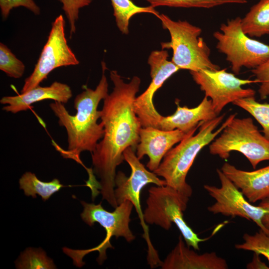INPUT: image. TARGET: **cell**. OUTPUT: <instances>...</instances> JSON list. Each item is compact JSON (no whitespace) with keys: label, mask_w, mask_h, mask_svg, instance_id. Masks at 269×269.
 I'll use <instances>...</instances> for the list:
<instances>
[{"label":"cell","mask_w":269,"mask_h":269,"mask_svg":"<svg viewBox=\"0 0 269 269\" xmlns=\"http://www.w3.org/2000/svg\"><path fill=\"white\" fill-rule=\"evenodd\" d=\"M155 7L166 6L174 7L210 8L226 4H244L246 0H145Z\"/></svg>","instance_id":"24"},{"label":"cell","mask_w":269,"mask_h":269,"mask_svg":"<svg viewBox=\"0 0 269 269\" xmlns=\"http://www.w3.org/2000/svg\"><path fill=\"white\" fill-rule=\"evenodd\" d=\"M243 238L244 243L235 245L236 249L257 253L269 262V235L260 229L254 235L244 234Z\"/></svg>","instance_id":"26"},{"label":"cell","mask_w":269,"mask_h":269,"mask_svg":"<svg viewBox=\"0 0 269 269\" xmlns=\"http://www.w3.org/2000/svg\"><path fill=\"white\" fill-rule=\"evenodd\" d=\"M220 30L213 33L216 48L226 56L235 74H239L242 67L254 69L269 58V45L245 34L240 17L222 23Z\"/></svg>","instance_id":"8"},{"label":"cell","mask_w":269,"mask_h":269,"mask_svg":"<svg viewBox=\"0 0 269 269\" xmlns=\"http://www.w3.org/2000/svg\"><path fill=\"white\" fill-rule=\"evenodd\" d=\"M236 116V114L230 115L217 130L215 129L222 122L225 114L202 122L198 133L185 137L177 145L172 148L165 155L158 167L153 172L163 178L166 185L189 198L192 194V189L187 183L186 178L196 156L203 147L222 133Z\"/></svg>","instance_id":"3"},{"label":"cell","mask_w":269,"mask_h":269,"mask_svg":"<svg viewBox=\"0 0 269 269\" xmlns=\"http://www.w3.org/2000/svg\"><path fill=\"white\" fill-rule=\"evenodd\" d=\"M25 68L24 63L6 45L0 42V70L11 78L19 79L23 76Z\"/></svg>","instance_id":"25"},{"label":"cell","mask_w":269,"mask_h":269,"mask_svg":"<svg viewBox=\"0 0 269 269\" xmlns=\"http://www.w3.org/2000/svg\"><path fill=\"white\" fill-rule=\"evenodd\" d=\"M19 183L20 189L23 190L26 196L35 198L38 195L43 201L48 200L53 194L65 187L57 178L49 182L42 181L34 173L29 171L26 172L21 176Z\"/></svg>","instance_id":"20"},{"label":"cell","mask_w":269,"mask_h":269,"mask_svg":"<svg viewBox=\"0 0 269 269\" xmlns=\"http://www.w3.org/2000/svg\"><path fill=\"white\" fill-rule=\"evenodd\" d=\"M20 6L24 7L35 15H39L40 9L33 0H0L1 15L3 19H6L10 11Z\"/></svg>","instance_id":"28"},{"label":"cell","mask_w":269,"mask_h":269,"mask_svg":"<svg viewBox=\"0 0 269 269\" xmlns=\"http://www.w3.org/2000/svg\"><path fill=\"white\" fill-rule=\"evenodd\" d=\"M246 268L248 269H269L265 263L262 261L260 255L257 253H254L252 260L247 265Z\"/></svg>","instance_id":"30"},{"label":"cell","mask_w":269,"mask_h":269,"mask_svg":"<svg viewBox=\"0 0 269 269\" xmlns=\"http://www.w3.org/2000/svg\"><path fill=\"white\" fill-rule=\"evenodd\" d=\"M233 151L245 155L255 169L261 162L269 160V140L260 133L252 118L235 117L209 146L211 154L223 159Z\"/></svg>","instance_id":"6"},{"label":"cell","mask_w":269,"mask_h":269,"mask_svg":"<svg viewBox=\"0 0 269 269\" xmlns=\"http://www.w3.org/2000/svg\"><path fill=\"white\" fill-rule=\"evenodd\" d=\"M110 77L114 87L103 100L100 110L104 134L91 153L94 171L100 179L102 199L115 208L118 206L114 193L116 168L125 160L124 151L129 147L136 149L139 141L142 126L134 111V102L141 80L134 76L126 83L116 70H111Z\"/></svg>","instance_id":"1"},{"label":"cell","mask_w":269,"mask_h":269,"mask_svg":"<svg viewBox=\"0 0 269 269\" xmlns=\"http://www.w3.org/2000/svg\"><path fill=\"white\" fill-rule=\"evenodd\" d=\"M221 186L206 184L204 188L216 202L208 207V211L214 214L234 218L240 217L252 220L261 230L269 235V230L264 226L262 219L269 211L254 206L246 199L241 190L224 174L221 169L216 170Z\"/></svg>","instance_id":"12"},{"label":"cell","mask_w":269,"mask_h":269,"mask_svg":"<svg viewBox=\"0 0 269 269\" xmlns=\"http://www.w3.org/2000/svg\"><path fill=\"white\" fill-rule=\"evenodd\" d=\"M15 266L18 269H56L53 260L40 248L26 249L16 261Z\"/></svg>","instance_id":"23"},{"label":"cell","mask_w":269,"mask_h":269,"mask_svg":"<svg viewBox=\"0 0 269 269\" xmlns=\"http://www.w3.org/2000/svg\"><path fill=\"white\" fill-rule=\"evenodd\" d=\"M72 97V92L69 85L55 81L49 86L41 87L39 85L24 93L13 96L3 97L0 100V103L6 105L2 107V110L16 114L26 111L32 104L40 101L53 100L64 104Z\"/></svg>","instance_id":"16"},{"label":"cell","mask_w":269,"mask_h":269,"mask_svg":"<svg viewBox=\"0 0 269 269\" xmlns=\"http://www.w3.org/2000/svg\"><path fill=\"white\" fill-rule=\"evenodd\" d=\"M132 147H128L124 152L125 160L130 165L131 173L129 177L119 171L115 177L114 193L118 205L126 200L130 201L134 205L140 219L144 231L143 238L146 240L147 250V262L151 268L159 266L160 261L157 251L152 246L148 233V228L143 218V213L140 204V192L143 187L149 183L157 186L166 185L164 179H160L153 171L148 170L140 161Z\"/></svg>","instance_id":"7"},{"label":"cell","mask_w":269,"mask_h":269,"mask_svg":"<svg viewBox=\"0 0 269 269\" xmlns=\"http://www.w3.org/2000/svg\"><path fill=\"white\" fill-rule=\"evenodd\" d=\"M65 23L62 14L59 15L52 22L47 40L33 72L25 79L21 93H26L39 86L55 69L79 64V61L68 44Z\"/></svg>","instance_id":"9"},{"label":"cell","mask_w":269,"mask_h":269,"mask_svg":"<svg viewBox=\"0 0 269 269\" xmlns=\"http://www.w3.org/2000/svg\"><path fill=\"white\" fill-rule=\"evenodd\" d=\"M177 109L172 115L161 116L157 128L165 131L178 130L185 133L197 129L202 122L217 117L211 100L205 96L196 107H181L175 102Z\"/></svg>","instance_id":"18"},{"label":"cell","mask_w":269,"mask_h":269,"mask_svg":"<svg viewBox=\"0 0 269 269\" xmlns=\"http://www.w3.org/2000/svg\"><path fill=\"white\" fill-rule=\"evenodd\" d=\"M258 206L269 211L263 217L262 223L265 228L269 230V198L262 200Z\"/></svg>","instance_id":"31"},{"label":"cell","mask_w":269,"mask_h":269,"mask_svg":"<svg viewBox=\"0 0 269 269\" xmlns=\"http://www.w3.org/2000/svg\"><path fill=\"white\" fill-rule=\"evenodd\" d=\"M102 74L95 89L86 87L78 94L74 101L76 110L74 115L70 114L64 104L54 101L49 106L58 123L66 129L68 136V150L63 154L65 157L80 160V154L84 151L93 152L104 134V125L101 122V112L98 110L102 100L108 94V82L105 75L107 68L106 63L101 62Z\"/></svg>","instance_id":"2"},{"label":"cell","mask_w":269,"mask_h":269,"mask_svg":"<svg viewBox=\"0 0 269 269\" xmlns=\"http://www.w3.org/2000/svg\"><path fill=\"white\" fill-rule=\"evenodd\" d=\"M162 27L168 31L170 41L161 43L162 49H171V61L180 69L190 71L217 70L219 65L210 59V49L200 36L202 29L186 20L175 21L159 14Z\"/></svg>","instance_id":"4"},{"label":"cell","mask_w":269,"mask_h":269,"mask_svg":"<svg viewBox=\"0 0 269 269\" xmlns=\"http://www.w3.org/2000/svg\"><path fill=\"white\" fill-rule=\"evenodd\" d=\"M62 4V9L68 19L70 38L76 30V22L79 18L80 9L88 6L93 0H58Z\"/></svg>","instance_id":"27"},{"label":"cell","mask_w":269,"mask_h":269,"mask_svg":"<svg viewBox=\"0 0 269 269\" xmlns=\"http://www.w3.org/2000/svg\"><path fill=\"white\" fill-rule=\"evenodd\" d=\"M113 8L114 16L117 26L124 34L129 33V26L131 18L138 13H149L158 18L159 13L155 7L139 6L135 4L131 0H111Z\"/></svg>","instance_id":"21"},{"label":"cell","mask_w":269,"mask_h":269,"mask_svg":"<svg viewBox=\"0 0 269 269\" xmlns=\"http://www.w3.org/2000/svg\"><path fill=\"white\" fill-rule=\"evenodd\" d=\"M196 130L187 134L178 130L165 131L152 127H142L139 132V141L136 147V155L139 160L147 155L149 160L146 167L153 172L174 144L194 134Z\"/></svg>","instance_id":"14"},{"label":"cell","mask_w":269,"mask_h":269,"mask_svg":"<svg viewBox=\"0 0 269 269\" xmlns=\"http://www.w3.org/2000/svg\"><path fill=\"white\" fill-rule=\"evenodd\" d=\"M233 104L250 114L261 125L264 135L269 140V103H259L252 97L238 99Z\"/></svg>","instance_id":"22"},{"label":"cell","mask_w":269,"mask_h":269,"mask_svg":"<svg viewBox=\"0 0 269 269\" xmlns=\"http://www.w3.org/2000/svg\"><path fill=\"white\" fill-rule=\"evenodd\" d=\"M189 198L168 186H152L148 189L143 218L146 224H155L168 230L174 223L178 228L187 246L199 250V244L210 238H200L183 218Z\"/></svg>","instance_id":"5"},{"label":"cell","mask_w":269,"mask_h":269,"mask_svg":"<svg viewBox=\"0 0 269 269\" xmlns=\"http://www.w3.org/2000/svg\"><path fill=\"white\" fill-rule=\"evenodd\" d=\"M193 79L206 97L210 98L213 108L218 116L228 104L242 98L255 97L256 92L243 86L259 83L257 79H242L226 69L217 70H202L190 72Z\"/></svg>","instance_id":"11"},{"label":"cell","mask_w":269,"mask_h":269,"mask_svg":"<svg viewBox=\"0 0 269 269\" xmlns=\"http://www.w3.org/2000/svg\"><path fill=\"white\" fill-rule=\"evenodd\" d=\"M221 170L250 203L269 198V165L249 171L226 162Z\"/></svg>","instance_id":"17"},{"label":"cell","mask_w":269,"mask_h":269,"mask_svg":"<svg viewBox=\"0 0 269 269\" xmlns=\"http://www.w3.org/2000/svg\"><path fill=\"white\" fill-rule=\"evenodd\" d=\"M84 207L81 214L82 219L90 226L95 223H99L106 232L105 239L97 247L90 249L82 250L84 255L93 251H98L99 256L97 262L102 264L107 259L106 250L113 248L110 243L111 238L115 236L116 239L123 237L128 242L134 241L135 237L130 229L129 224L133 204L126 200L119 204L113 212L106 210L101 203L95 204L85 201L81 202Z\"/></svg>","instance_id":"10"},{"label":"cell","mask_w":269,"mask_h":269,"mask_svg":"<svg viewBox=\"0 0 269 269\" xmlns=\"http://www.w3.org/2000/svg\"><path fill=\"white\" fill-rule=\"evenodd\" d=\"M241 26L251 37H260L269 34V0H260L251 7L243 18Z\"/></svg>","instance_id":"19"},{"label":"cell","mask_w":269,"mask_h":269,"mask_svg":"<svg viewBox=\"0 0 269 269\" xmlns=\"http://www.w3.org/2000/svg\"><path fill=\"white\" fill-rule=\"evenodd\" d=\"M251 71L260 83L258 92L261 99H266L269 96V58Z\"/></svg>","instance_id":"29"},{"label":"cell","mask_w":269,"mask_h":269,"mask_svg":"<svg viewBox=\"0 0 269 269\" xmlns=\"http://www.w3.org/2000/svg\"><path fill=\"white\" fill-rule=\"evenodd\" d=\"M162 269H227V261L215 252L199 254L186 246L181 235L173 250L162 262Z\"/></svg>","instance_id":"15"},{"label":"cell","mask_w":269,"mask_h":269,"mask_svg":"<svg viewBox=\"0 0 269 269\" xmlns=\"http://www.w3.org/2000/svg\"><path fill=\"white\" fill-rule=\"evenodd\" d=\"M166 49L152 51L148 58L151 81L146 90L136 97L134 111L140 120L142 127L157 128L161 115L156 111L153 102L155 93L170 77L180 69L167 60Z\"/></svg>","instance_id":"13"}]
</instances>
